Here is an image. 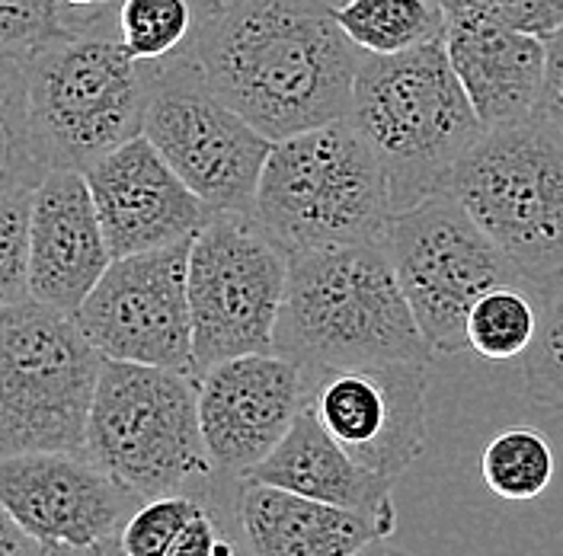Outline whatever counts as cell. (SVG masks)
Masks as SVG:
<instances>
[{"mask_svg": "<svg viewBox=\"0 0 563 556\" xmlns=\"http://www.w3.org/2000/svg\"><path fill=\"white\" fill-rule=\"evenodd\" d=\"M30 211L33 192L0 199V308L30 298Z\"/></svg>", "mask_w": 563, "mask_h": 556, "instance_id": "28", "label": "cell"}, {"mask_svg": "<svg viewBox=\"0 0 563 556\" xmlns=\"http://www.w3.org/2000/svg\"><path fill=\"white\" fill-rule=\"evenodd\" d=\"M52 174L38 138L23 62L0 58V199L35 192Z\"/></svg>", "mask_w": 563, "mask_h": 556, "instance_id": "22", "label": "cell"}, {"mask_svg": "<svg viewBox=\"0 0 563 556\" xmlns=\"http://www.w3.org/2000/svg\"><path fill=\"white\" fill-rule=\"evenodd\" d=\"M519 281L490 288L467 316V348L487 362L522 358L538 333V308Z\"/></svg>", "mask_w": 563, "mask_h": 556, "instance_id": "26", "label": "cell"}, {"mask_svg": "<svg viewBox=\"0 0 563 556\" xmlns=\"http://www.w3.org/2000/svg\"><path fill=\"white\" fill-rule=\"evenodd\" d=\"M52 556H109V547L100 544V547H58L52 551Z\"/></svg>", "mask_w": 563, "mask_h": 556, "instance_id": "34", "label": "cell"}, {"mask_svg": "<svg viewBox=\"0 0 563 556\" xmlns=\"http://www.w3.org/2000/svg\"><path fill=\"white\" fill-rule=\"evenodd\" d=\"M241 477L214 474L202 483L199 509L176 531L164 556H253L241 527ZM109 556H115L112 541H106Z\"/></svg>", "mask_w": 563, "mask_h": 556, "instance_id": "24", "label": "cell"}, {"mask_svg": "<svg viewBox=\"0 0 563 556\" xmlns=\"http://www.w3.org/2000/svg\"><path fill=\"white\" fill-rule=\"evenodd\" d=\"M538 112L563 132V26L548 35V74H544Z\"/></svg>", "mask_w": 563, "mask_h": 556, "instance_id": "31", "label": "cell"}, {"mask_svg": "<svg viewBox=\"0 0 563 556\" xmlns=\"http://www.w3.org/2000/svg\"><path fill=\"white\" fill-rule=\"evenodd\" d=\"M62 33L58 0H0V58L26 62Z\"/></svg>", "mask_w": 563, "mask_h": 556, "instance_id": "29", "label": "cell"}, {"mask_svg": "<svg viewBox=\"0 0 563 556\" xmlns=\"http://www.w3.org/2000/svg\"><path fill=\"white\" fill-rule=\"evenodd\" d=\"M65 30H90V26H115L119 0H58Z\"/></svg>", "mask_w": 563, "mask_h": 556, "instance_id": "32", "label": "cell"}, {"mask_svg": "<svg viewBox=\"0 0 563 556\" xmlns=\"http://www.w3.org/2000/svg\"><path fill=\"white\" fill-rule=\"evenodd\" d=\"M186 55L269 141L350 115L365 58L327 0H206Z\"/></svg>", "mask_w": 563, "mask_h": 556, "instance_id": "1", "label": "cell"}, {"mask_svg": "<svg viewBox=\"0 0 563 556\" xmlns=\"http://www.w3.org/2000/svg\"><path fill=\"white\" fill-rule=\"evenodd\" d=\"M256 221L288 253L385 244L394 199L385 167L350 115L273 141Z\"/></svg>", "mask_w": 563, "mask_h": 556, "instance_id": "4", "label": "cell"}, {"mask_svg": "<svg viewBox=\"0 0 563 556\" xmlns=\"http://www.w3.org/2000/svg\"><path fill=\"white\" fill-rule=\"evenodd\" d=\"M445 48L484 129L522 122L538 112L548 38L477 16H449Z\"/></svg>", "mask_w": 563, "mask_h": 556, "instance_id": "18", "label": "cell"}, {"mask_svg": "<svg viewBox=\"0 0 563 556\" xmlns=\"http://www.w3.org/2000/svg\"><path fill=\"white\" fill-rule=\"evenodd\" d=\"M449 192L531 288L563 276V132L541 112L487 129Z\"/></svg>", "mask_w": 563, "mask_h": 556, "instance_id": "7", "label": "cell"}, {"mask_svg": "<svg viewBox=\"0 0 563 556\" xmlns=\"http://www.w3.org/2000/svg\"><path fill=\"white\" fill-rule=\"evenodd\" d=\"M291 253L244 211H214L189 246L192 371L276 352Z\"/></svg>", "mask_w": 563, "mask_h": 556, "instance_id": "9", "label": "cell"}, {"mask_svg": "<svg viewBox=\"0 0 563 556\" xmlns=\"http://www.w3.org/2000/svg\"><path fill=\"white\" fill-rule=\"evenodd\" d=\"M445 16H477L534 35L558 33L563 26V0H439Z\"/></svg>", "mask_w": 563, "mask_h": 556, "instance_id": "30", "label": "cell"}, {"mask_svg": "<svg viewBox=\"0 0 563 556\" xmlns=\"http://www.w3.org/2000/svg\"><path fill=\"white\" fill-rule=\"evenodd\" d=\"M141 502L87 454L0 457V505L52 551L100 547L122 531Z\"/></svg>", "mask_w": 563, "mask_h": 556, "instance_id": "14", "label": "cell"}, {"mask_svg": "<svg viewBox=\"0 0 563 556\" xmlns=\"http://www.w3.org/2000/svg\"><path fill=\"white\" fill-rule=\"evenodd\" d=\"M244 480L269 483L308 499H320L330 505H343L355 512L382 515L397 522L394 509V483L368 467H362L305 407L291 429L285 432L276 452L263 464H256Z\"/></svg>", "mask_w": 563, "mask_h": 556, "instance_id": "20", "label": "cell"}, {"mask_svg": "<svg viewBox=\"0 0 563 556\" xmlns=\"http://www.w3.org/2000/svg\"><path fill=\"white\" fill-rule=\"evenodd\" d=\"M330 7H340V3H346V0H327Z\"/></svg>", "mask_w": 563, "mask_h": 556, "instance_id": "36", "label": "cell"}, {"mask_svg": "<svg viewBox=\"0 0 563 556\" xmlns=\"http://www.w3.org/2000/svg\"><path fill=\"white\" fill-rule=\"evenodd\" d=\"M103 355L70 313L35 298L0 308V457L87 454Z\"/></svg>", "mask_w": 563, "mask_h": 556, "instance_id": "8", "label": "cell"}, {"mask_svg": "<svg viewBox=\"0 0 563 556\" xmlns=\"http://www.w3.org/2000/svg\"><path fill=\"white\" fill-rule=\"evenodd\" d=\"M426 362L305 371V407L368 470L404 477L426 448Z\"/></svg>", "mask_w": 563, "mask_h": 556, "instance_id": "13", "label": "cell"}, {"mask_svg": "<svg viewBox=\"0 0 563 556\" xmlns=\"http://www.w3.org/2000/svg\"><path fill=\"white\" fill-rule=\"evenodd\" d=\"M276 352L305 371L432 362L385 244L291 253Z\"/></svg>", "mask_w": 563, "mask_h": 556, "instance_id": "2", "label": "cell"}, {"mask_svg": "<svg viewBox=\"0 0 563 556\" xmlns=\"http://www.w3.org/2000/svg\"><path fill=\"white\" fill-rule=\"evenodd\" d=\"M23 68L52 170L87 174L109 151L141 135L151 65L129 55L115 26L65 30Z\"/></svg>", "mask_w": 563, "mask_h": 556, "instance_id": "6", "label": "cell"}, {"mask_svg": "<svg viewBox=\"0 0 563 556\" xmlns=\"http://www.w3.org/2000/svg\"><path fill=\"white\" fill-rule=\"evenodd\" d=\"M87 457L139 499L206 483L218 474L199 419V378L189 371L103 358L87 419Z\"/></svg>", "mask_w": 563, "mask_h": 556, "instance_id": "5", "label": "cell"}, {"mask_svg": "<svg viewBox=\"0 0 563 556\" xmlns=\"http://www.w3.org/2000/svg\"><path fill=\"white\" fill-rule=\"evenodd\" d=\"M241 527L253 556H358L394 534L397 522L244 480Z\"/></svg>", "mask_w": 563, "mask_h": 556, "instance_id": "19", "label": "cell"}, {"mask_svg": "<svg viewBox=\"0 0 563 556\" xmlns=\"http://www.w3.org/2000/svg\"><path fill=\"white\" fill-rule=\"evenodd\" d=\"M141 135L211 211L253 214L273 141L211 90L186 52L151 65Z\"/></svg>", "mask_w": 563, "mask_h": 556, "instance_id": "11", "label": "cell"}, {"mask_svg": "<svg viewBox=\"0 0 563 556\" xmlns=\"http://www.w3.org/2000/svg\"><path fill=\"white\" fill-rule=\"evenodd\" d=\"M189 246L183 241L109 263L74 313L103 358L192 371Z\"/></svg>", "mask_w": 563, "mask_h": 556, "instance_id": "12", "label": "cell"}, {"mask_svg": "<svg viewBox=\"0 0 563 556\" xmlns=\"http://www.w3.org/2000/svg\"><path fill=\"white\" fill-rule=\"evenodd\" d=\"M0 556H52V547L33 537L0 505Z\"/></svg>", "mask_w": 563, "mask_h": 556, "instance_id": "33", "label": "cell"}, {"mask_svg": "<svg viewBox=\"0 0 563 556\" xmlns=\"http://www.w3.org/2000/svg\"><path fill=\"white\" fill-rule=\"evenodd\" d=\"M358 556H410V554H404L400 547H390L385 537V541H375V544H368V547H365V551H362Z\"/></svg>", "mask_w": 563, "mask_h": 556, "instance_id": "35", "label": "cell"}, {"mask_svg": "<svg viewBox=\"0 0 563 556\" xmlns=\"http://www.w3.org/2000/svg\"><path fill=\"white\" fill-rule=\"evenodd\" d=\"M109 263L112 249L87 176L52 170L35 186L30 211V298L74 316Z\"/></svg>", "mask_w": 563, "mask_h": 556, "instance_id": "17", "label": "cell"}, {"mask_svg": "<svg viewBox=\"0 0 563 556\" xmlns=\"http://www.w3.org/2000/svg\"><path fill=\"white\" fill-rule=\"evenodd\" d=\"M385 249L429 346L442 355L467 352V316L490 288L528 285L449 189L397 211Z\"/></svg>", "mask_w": 563, "mask_h": 556, "instance_id": "10", "label": "cell"}, {"mask_svg": "<svg viewBox=\"0 0 563 556\" xmlns=\"http://www.w3.org/2000/svg\"><path fill=\"white\" fill-rule=\"evenodd\" d=\"M196 378L211 464L241 480L276 452L305 410V368L282 352L238 355Z\"/></svg>", "mask_w": 563, "mask_h": 556, "instance_id": "15", "label": "cell"}, {"mask_svg": "<svg viewBox=\"0 0 563 556\" xmlns=\"http://www.w3.org/2000/svg\"><path fill=\"white\" fill-rule=\"evenodd\" d=\"M206 0H119L115 30L141 65L167 62L189 48Z\"/></svg>", "mask_w": 563, "mask_h": 556, "instance_id": "23", "label": "cell"}, {"mask_svg": "<svg viewBox=\"0 0 563 556\" xmlns=\"http://www.w3.org/2000/svg\"><path fill=\"white\" fill-rule=\"evenodd\" d=\"M538 333L522 355V378L531 403L563 413V276L538 288Z\"/></svg>", "mask_w": 563, "mask_h": 556, "instance_id": "27", "label": "cell"}, {"mask_svg": "<svg viewBox=\"0 0 563 556\" xmlns=\"http://www.w3.org/2000/svg\"><path fill=\"white\" fill-rule=\"evenodd\" d=\"M481 477L493 496L506 502H531L554 480V448L538 429H506L487 442Z\"/></svg>", "mask_w": 563, "mask_h": 556, "instance_id": "25", "label": "cell"}, {"mask_svg": "<svg viewBox=\"0 0 563 556\" xmlns=\"http://www.w3.org/2000/svg\"><path fill=\"white\" fill-rule=\"evenodd\" d=\"M84 176L112 259L192 241L214 214L144 135L109 151Z\"/></svg>", "mask_w": 563, "mask_h": 556, "instance_id": "16", "label": "cell"}, {"mask_svg": "<svg viewBox=\"0 0 563 556\" xmlns=\"http://www.w3.org/2000/svg\"><path fill=\"white\" fill-rule=\"evenodd\" d=\"M350 119L390 182L394 211L445 192L457 164L484 138L445 38L400 55H365L352 84Z\"/></svg>", "mask_w": 563, "mask_h": 556, "instance_id": "3", "label": "cell"}, {"mask_svg": "<svg viewBox=\"0 0 563 556\" xmlns=\"http://www.w3.org/2000/svg\"><path fill=\"white\" fill-rule=\"evenodd\" d=\"M336 10L343 33L365 55H400L445 38L449 16L439 0H346Z\"/></svg>", "mask_w": 563, "mask_h": 556, "instance_id": "21", "label": "cell"}]
</instances>
